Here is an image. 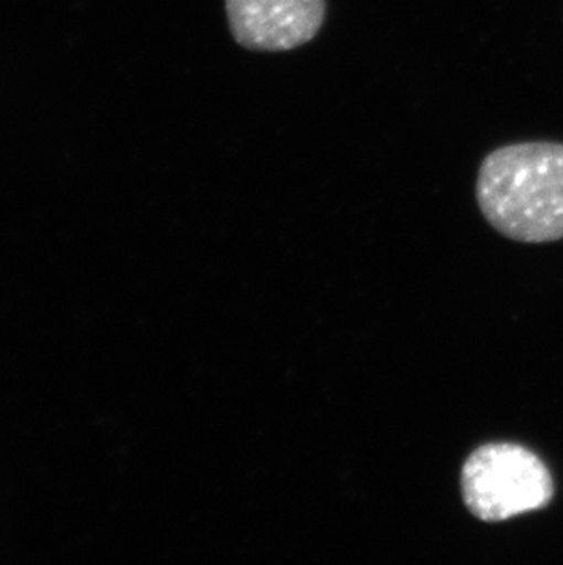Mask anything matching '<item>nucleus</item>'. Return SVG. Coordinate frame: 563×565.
Wrapping results in <instances>:
<instances>
[{
	"label": "nucleus",
	"instance_id": "obj_1",
	"mask_svg": "<svg viewBox=\"0 0 563 565\" xmlns=\"http://www.w3.org/2000/svg\"><path fill=\"white\" fill-rule=\"evenodd\" d=\"M476 198L485 220L510 241L563 238V145H507L479 167Z\"/></svg>",
	"mask_w": 563,
	"mask_h": 565
},
{
	"label": "nucleus",
	"instance_id": "obj_2",
	"mask_svg": "<svg viewBox=\"0 0 563 565\" xmlns=\"http://www.w3.org/2000/svg\"><path fill=\"white\" fill-rule=\"evenodd\" d=\"M463 502L481 522H506L542 511L554 497L548 467L529 448L490 443L474 450L463 465Z\"/></svg>",
	"mask_w": 563,
	"mask_h": 565
},
{
	"label": "nucleus",
	"instance_id": "obj_3",
	"mask_svg": "<svg viewBox=\"0 0 563 565\" xmlns=\"http://www.w3.org/2000/svg\"><path fill=\"white\" fill-rule=\"evenodd\" d=\"M234 41L256 52L309 43L326 19V0H225Z\"/></svg>",
	"mask_w": 563,
	"mask_h": 565
}]
</instances>
